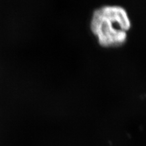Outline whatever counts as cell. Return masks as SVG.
Here are the masks:
<instances>
[{
  "label": "cell",
  "mask_w": 146,
  "mask_h": 146,
  "mask_svg": "<svg viewBox=\"0 0 146 146\" xmlns=\"http://www.w3.org/2000/svg\"><path fill=\"white\" fill-rule=\"evenodd\" d=\"M90 27L102 46H119L127 40L131 21L123 7L104 5L94 11Z\"/></svg>",
  "instance_id": "cell-1"
}]
</instances>
